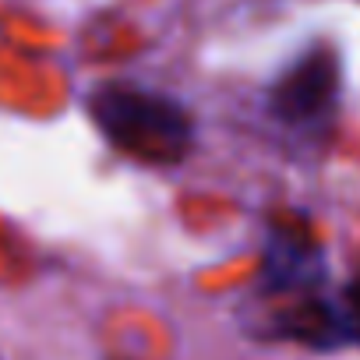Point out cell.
Wrapping results in <instances>:
<instances>
[{
	"mask_svg": "<svg viewBox=\"0 0 360 360\" xmlns=\"http://www.w3.org/2000/svg\"><path fill=\"white\" fill-rule=\"evenodd\" d=\"M89 113L106 141L141 162H180L191 152L195 124L176 99L138 89V85H103L89 99Z\"/></svg>",
	"mask_w": 360,
	"mask_h": 360,
	"instance_id": "obj_1",
	"label": "cell"
},
{
	"mask_svg": "<svg viewBox=\"0 0 360 360\" xmlns=\"http://www.w3.org/2000/svg\"><path fill=\"white\" fill-rule=\"evenodd\" d=\"M339 57L332 46L318 43L304 50L269 89V110L286 127H314L339 103Z\"/></svg>",
	"mask_w": 360,
	"mask_h": 360,
	"instance_id": "obj_2",
	"label": "cell"
},
{
	"mask_svg": "<svg viewBox=\"0 0 360 360\" xmlns=\"http://www.w3.org/2000/svg\"><path fill=\"white\" fill-rule=\"evenodd\" d=\"M325 279V255L304 226H272L265 240L262 293L269 297H311Z\"/></svg>",
	"mask_w": 360,
	"mask_h": 360,
	"instance_id": "obj_3",
	"label": "cell"
},
{
	"mask_svg": "<svg viewBox=\"0 0 360 360\" xmlns=\"http://www.w3.org/2000/svg\"><path fill=\"white\" fill-rule=\"evenodd\" d=\"M346 318H349V332L353 339H360V276L349 283L346 290Z\"/></svg>",
	"mask_w": 360,
	"mask_h": 360,
	"instance_id": "obj_4",
	"label": "cell"
}]
</instances>
